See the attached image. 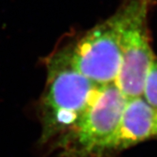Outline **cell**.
<instances>
[{
    "mask_svg": "<svg viewBox=\"0 0 157 157\" xmlns=\"http://www.w3.org/2000/svg\"><path fill=\"white\" fill-rule=\"evenodd\" d=\"M48 74L41 104L42 139L59 147L72 132L101 85L74 67L70 49L56 52L48 61Z\"/></svg>",
    "mask_w": 157,
    "mask_h": 157,
    "instance_id": "1",
    "label": "cell"
},
{
    "mask_svg": "<svg viewBox=\"0 0 157 157\" xmlns=\"http://www.w3.org/2000/svg\"><path fill=\"white\" fill-rule=\"evenodd\" d=\"M128 99L114 82L101 85L89 107L59 147L70 157H93L116 150L124 109Z\"/></svg>",
    "mask_w": 157,
    "mask_h": 157,
    "instance_id": "2",
    "label": "cell"
},
{
    "mask_svg": "<svg viewBox=\"0 0 157 157\" xmlns=\"http://www.w3.org/2000/svg\"><path fill=\"white\" fill-rule=\"evenodd\" d=\"M153 3L154 0H128L117 11L122 59L114 83L128 99L143 94L145 79L155 58L147 28Z\"/></svg>",
    "mask_w": 157,
    "mask_h": 157,
    "instance_id": "3",
    "label": "cell"
},
{
    "mask_svg": "<svg viewBox=\"0 0 157 157\" xmlns=\"http://www.w3.org/2000/svg\"><path fill=\"white\" fill-rule=\"evenodd\" d=\"M69 49L74 67L91 81L98 85L114 82L122 59L118 12L91 29Z\"/></svg>",
    "mask_w": 157,
    "mask_h": 157,
    "instance_id": "4",
    "label": "cell"
},
{
    "mask_svg": "<svg viewBox=\"0 0 157 157\" xmlns=\"http://www.w3.org/2000/svg\"><path fill=\"white\" fill-rule=\"evenodd\" d=\"M157 110L140 97L128 99L118 132L116 149H122L155 135Z\"/></svg>",
    "mask_w": 157,
    "mask_h": 157,
    "instance_id": "5",
    "label": "cell"
},
{
    "mask_svg": "<svg viewBox=\"0 0 157 157\" xmlns=\"http://www.w3.org/2000/svg\"><path fill=\"white\" fill-rule=\"evenodd\" d=\"M143 94L145 101L157 110V59L152 62L145 79Z\"/></svg>",
    "mask_w": 157,
    "mask_h": 157,
    "instance_id": "6",
    "label": "cell"
},
{
    "mask_svg": "<svg viewBox=\"0 0 157 157\" xmlns=\"http://www.w3.org/2000/svg\"><path fill=\"white\" fill-rule=\"evenodd\" d=\"M155 135H157V116L155 120Z\"/></svg>",
    "mask_w": 157,
    "mask_h": 157,
    "instance_id": "7",
    "label": "cell"
}]
</instances>
